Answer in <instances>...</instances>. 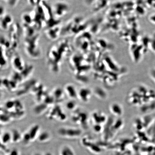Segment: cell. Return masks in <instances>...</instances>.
Listing matches in <instances>:
<instances>
[{"label":"cell","mask_w":155,"mask_h":155,"mask_svg":"<svg viewBox=\"0 0 155 155\" xmlns=\"http://www.w3.org/2000/svg\"><path fill=\"white\" fill-rule=\"evenodd\" d=\"M72 47L68 40H61L49 47L47 53L48 64L53 67H58L62 60L71 54Z\"/></svg>","instance_id":"cell-1"},{"label":"cell","mask_w":155,"mask_h":155,"mask_svg":"<svg viewBox=\"0 0 155 155\" xmlns=\"http://www.w3.org/2000/svg\"><path fill=\"white\" fill-rule=\"evenodd\" d=\"M40 37V35L38 32L30 36L24 37V50L27 55L31 58L36 59L41 56Z\"/></svg>","instance_id":"cell-2"},{"label":"cell","mask_w":155,"mask_h":155,"mask_svg":"<svg viewBox=\"0 0 155 155\" xmlns=\"http://www.w3.org/2000/svg\"><path fill=\"white\" fill-rule=\"evenodd\" d=\"M51 8L54 17L58 20L67 15L69 10V5L64 1L56 2Z\"/></svg>","instance_id":"cell-3"},{"label":"cell","mask_w":155,"mask_h":155,"mask_svg":"<svg viewBox=\"0 0 155 155\" xmlns=\"http://www.w3.org/2000/svg\"><path fill=\"white\" fill-rule=\"evenodd\" d=\"M8 31V38L13 49L16 51L19 47L20 37V26L15 23L12 25Z\"/></svg>","instance_id":"cell-4"},{"label":"cell","mask_w":155,"mask_h":155,"mask_svg":"<svg viewBox=\"0 0 155 155\" xmlns=\"http://www.w3.org/2000/svg\"><path fill=\"white\" fill-rule=\"evenodd\" d=\"M62 25L60 24L46 28L44 30L45 36L51 41H56L61 35Z\"/></svg>","instance_id":"cell-5"},{"label":"cell","mask_w":155,"mask_h":155,"mask_svg":"<svg viewBox=\"0 0 155 155\" xmlns=\"http://www.w3.org/2000/svg\"><path fill=\"white\" fill-rule=\"evenodd\" d=\"M58 132L60 136L67 138H75L81 134V130L74 128H61Z\"/></svg>","instance_id":"cell-6"},{"label":"cell","mask_w":155,"mask_h":155,"mask_svg":"<svg viewBox=\"0 0 155 155\" xmlns=\"http://www.w3.org/2000/svg\"><path fill=\"white\" fill-rule=\"evenodd\" d=\"M13 17L9 14L6 12L0 16V28L4 31H8L9 28L13 24Z\"/></svg>","instance_id":"cell-7"},{"label":"cell","mask_w":155,"mask_h":155,"mask_svg":"<svg viewBox=\"0 0 155 155\" xmlns=\"http://www.w3.org/2000/svg\"><path fill=\"white\" fill-rule=\"evenodd\" d=\"M12 63L15 69L21 72L25 67V65L21 57L17 54H14L11 57Z\"/></svg>","instance_id":"cell-8"},{"label":"cell","mask_w":155,"mask_h":155,"mask_svg":"<svg viewBox=\"0 0 155 155\" xmlns=\"http://www.w3.org/2000/svg\"><path fill=\"white\" fill-rule=\"evenodd\" d=\"M92 92L88 88H82L80 89L78 93V97L80 100L84 102L89 101L91 97Z\"/></svg>","instance_id":"cell-9"},{"label":"cell","mask_w":155,"mask_h":155,"mask_svg":"<svg viewBox=\"0 0 155 155\" xmlns=\"http://www.w3.org/2000/svg\"><path fill=\"white\" fill-rule=\"evenodd\" d=\"M109 110L113 115L116 116H121L123 113V108L118 103H113L109 106Z\"/></svg>","instance_id":"cell-10"},{"label":"cell","mask_w":155,"mask_h":155,"mask_svg":"<svg viewBox=\"0 0 155 155\" xmlns=\"http://www.w3.org/2000/svg\"><path fill=\"white\" fill-rule=\"evenodd\" d=\"M40 127L38 125H35L32 126L28 131V133L30 135L31 142H33L36 139H37L39 134Z\"/></svg>","instance_id":"cell-11"},{"label":"cell","mask_w":155,"mask_h":155,"mask_svg":"<svg viewBox=\"0 0 155 155\" xmlns=\"http://www.w3.org/2000/svg\"><path fill=\"white\" fill-rule=\"evenodd\" d=\"M94 121L96 123L104 122L106 121V116L103 113L100 112H95L92 115V117Z\"/></svg>","instance_id":"cell-12"},{"label":"cell","mask_w":155,"mask_h":155,"mask_svg":"<svg viewBox=\"0 0 155 155\" xmlns=\"http://www.w3.org/2000/svg\"><path fill=\"white\" fill-rule=\"evenodd\" d=\"M65 90L68 95L71 98L75 99L78 97V93L77 92L75 88L72 85L67 86Z\"/></svg>","instance_id":"cell-13"},{"label":"cell","mask_w":155,"mask_h":155,"mask_svg":"<svg viewBox=\"0 0 155 155\" xmlns=\"http://www.w3.org/2000/svg\"><path fill=\"white\" fill-rule=\"evenodd\" d=\"M12 142V133L5 132L1 136V142L3 145H7Z\"/></svg>","instance_id":"cell-14"},{"label":"cell","mask_w":155,"mask_h":155,"mask_svg":"<svg viewBox=\"0 0 155 155\" xmlns=\"http://www.w3.org/2000/svg\"><path fill=\"white\" fill-rule=\"evenodd\" d=\"M50 138L51 136L49 133L45 131L40 133L37 139L40 142L45 143L49 141Z\"/></svg>","instance_id":"cell-15"},{"label":"cell","mask_w":155,"mask_h":155,"mask_svg":"<svg viewBox=\"0 0 155 155\" xmlns=\"http://www.w3.org/2000/svg\"><path fill=\"white\" fill-rule=\"evenodd\" d=\"M87 116L84 112H81L76 114L73 117V120L74 122H78L81 123L84 121L87 120Z\"/></svg>","instance_id":"cell-16"},{"label":"cell","mask_w":155,"mask_h":155,"mask_svg":"<svg viewBox=\"0 0 155 155\" xmlns=\"http://www.w3.org/2000/svg\"><path fill=\"white\" fill-rule=\"evenodd\" d=\"M59 155H74V153L70 147L67 145H64L60 150Z\"/></svg>","instance_id":"cell-17"},{"label":"cell","mask_w":155,"mask_h":155,"mask_svg":"<svg viewBox=\"0 0 155 155\" xmlns=\"http://www.w3.org/2000/svg\"><path fill=\"white\" fill-rule=\"evenodd\" d=\"M12 142L14 143H18L22 140V135L17 130H14L12 133Z\"/></svg>","instance_id":"cell-18"},{"label":"cell","mask_w":155,"mask_h":155,"mask_svg":"<svg viewBox=\"0 0 155 155\" xmlns=\"http://www.w3.org/2000/svg\"><path fill=\"white\" fill-rule=\"evenodd\" d=\"M11 118L10 115L4 113L0 115L1 122L3 124H6L10 121Z\"/></svg>","instance_id":"cell-19"},{"label":"cell","mask_w":155,"mask_h":155,"mask_svg":"<svg viewBox=\"0 0 155 155\" xmlns=\"http://www.w3.org/2000/svg\"><path fill=\"white\" fill-rule=\"evenodd\" d=\"M63 93L62 89L60 88H58L55 89L54 92V97L55 99H60L61 98Z\"/></svg>","instance_id":"cell-20"},{"label":"cell","mask_w":155,"mask_h":155,"mask_svg":"<svg viewBox=\"0 0 155 155\" xmlns=\"http://www.w3.org/2000/svg\"><path fill=\"white\" fill-rule=\"evenodd\" d=\"M47 106V105L45 103L44 104L39 105L35 108L34 111L37 114H40L42 112L44 111L45 109H46Z\"/></svg>","instance_id":"cell-21"},{"label":"cell","mask_w":155,"mask_h":155,"mask_svg":"<svg viewBox=\"0 0 155 155\" xmlns=\"http://www.w3.org/2000/svg\"><path fill=\"white\" fill-rule=\"evenodd\" d=\"M22 140L26 144H28L32 142L28 132L25 133L24 135H23Z\"/></svg>","instance_id":"cell-22"},{"label":"cell","mask_w":155,"mask_h":155,"mask_svg":"<svg viewBox=\"0 0 155 155\" xmlns=\"http://www.w3.org/2000/svg\"><path fill=\"white\" fill-rule=\"evenodd\" d=\"M76 106V103L73 101H69L66 104V107L69 110H72L75 108Z\"/></svg>","instance_id":"cell-23"},{"label":"cell","mask_w":155,"mask_h":155,"mask_svg":"<svg viewBox=\"0 0 155 155\" xmlns=\"http://www.w3.org/2000/svg\"><path fill=\"white\" fill-rule=\"evenodd\" d=\"M15 101H9L7 102L5 105V107L8 109H12L15 107Z\"/></svg>","instance_id":"cell-24"},{"label":"cell","mask_w":155,"mask_h":155,"mask_svg":"<svg viewBox=\"0 0 155 155\" xmlns=\"http://www.w3.org/2000/svg\"><path fill=\"white\" fill-rule=\"evenodd\" d=\"M150 77L155 82V68L152 69L150 72Z\"/></svg>","instance_id":"cell-25"},{"label":"cell","mask_w":155,"mask_h":155,"mask_svg":"<svg viewBox=\"0 0 155 155\" xmlns=\"http://www.w3.org/2000/svg\"><path fill=\"white\" fill-rule=\"evenodd\" d=\"M150 20L153 22L155 23V14L151 16L150 18Z\"/></svg>","instance_id":"cell-26"},{"label":"cell","mask_w":155,"mask_h":155,"mask_svg":"<svg viewBox=\"0 0 155 155\" xmlns=\"http://www.w3.org/2000/svg\"><path fill=\"white\" fill-rule=\"evenodd\" d=\"M44 155H53L50 152H47L45 153Z\"/></svg>","instance_id":"cell-27"},{"label":"cell","mask_w":155,"mask_h":155,"mask_svg":"<svg viewBox=\"0 0 155 155\" xmlns=\"http://www.w3.org/2000/svg\"><path fill=\"white\" fill-rule=\"evenodd\" d=\"M34 155H41V154H40V153H35V154H34Z\"/></svg>","instance_id":"cell-28"}]
</instances>
